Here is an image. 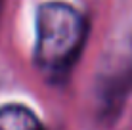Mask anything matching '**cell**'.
Instances as JSON below:
<instances>
[{"mask_svg":"<svg viewBox=\"0 0 132 130\" xmlns=\"http://www.w3.org/2000/svg\"><path fill=\"white\" fill-rule=\"evenodd\" d=\"M36 59L48 69H63L80 52L86 21L75 8L61 2L44 4L36 15Z\"/></svg>","mask_w":132,"mask_h":130,"instance_id":"cell-1","label":"cell"},{"mask_svg":"<svg viewBox=\"0 0 132 130\" xmlns=\"http://www.w3.org/2000/svg\"><path fill=\"white\" fill-rule=\"evenodd\" d=\"M0 130H44L29 109L10 105L0 109Z\"/></svg>","mask_w":132,"mask_h":130,"instance_id":"cell-2","label":"cell"}]
</instances>
